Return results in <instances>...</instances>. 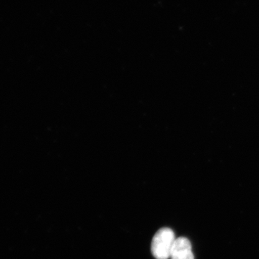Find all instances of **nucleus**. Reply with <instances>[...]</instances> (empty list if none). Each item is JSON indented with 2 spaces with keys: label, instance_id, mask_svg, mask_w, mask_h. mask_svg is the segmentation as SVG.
<instances>
[{
  "label": "nucleus",
  "instance_id": "nucleus-1",
  "mask_svg": "<svg viewBox=\"0 0 259 259\" xmlns=\"http://www.w3.org/2000/svg\"><path fill=\"white\" fill-rule=\"evenodd\" d=\"M175 240V233L170 228H163L158 230L153 236L151 243V252L154 258H169Z\"/></svg>",
  "mask_w": 259,
  "mask_h": 259
},
{
  "label": "nucleus",
  "instance_id": "nucleus-2",
  "mask_svg": "<svg viewBox=\"0 0 259 259\" xmlns=\"http://www.w3.org/2000/svg\"><path fill=\"white\" fill-rule=\"evenodd\" d=\"M171 259H194L190 241L185 237L176 238L172 248Z\"/></svg>",
  "mask_w": 259,
  "mask_h": 259
}]
</instances>
